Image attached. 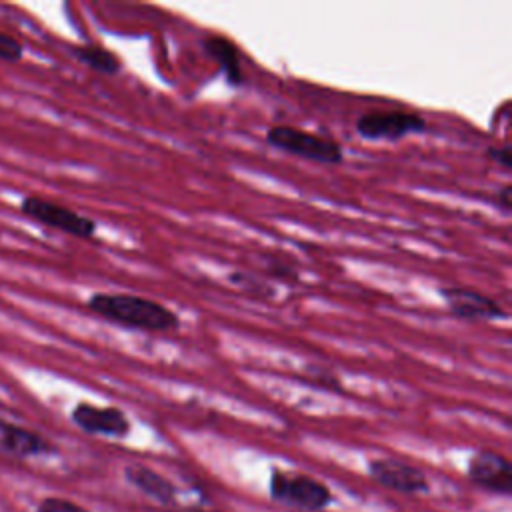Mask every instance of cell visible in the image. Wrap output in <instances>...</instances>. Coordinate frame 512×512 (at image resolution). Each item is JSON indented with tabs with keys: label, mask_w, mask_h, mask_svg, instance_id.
Wrapping results in <instances>:
<instances>
[{
	"label": "cell",
	"mask_w": 512,
	"mask_h": 512,
	"mask_svg": "<svg viewBox=\"0 0 512 512\" xmlns=\"http://www.w3.org/2000/svg\"><path fill=\"white\" fill-rule=\"evenodd\" d=\"M356 134L370 142H396L408 134L426 132L428 122L424 116L416 112H366L362 114L356 124Z\"/></svg>",
	"instance_id": "obj_4"
},
{
	"label": "cell",
	"mask_w": 512,
	"mask_h": 512,
	"mask_svg": "<svg viewBox=\"0 0 512 512\" xmlns=\"http://www.w3.org/2000/svg\"><path fill=\"white\" fill-rule=\"evenodd\" d=\"M38 512H86V510L80 508L78 504L62 500V498H48L40 504Z\"/></svg>",
	"instance_id": "obj_16"
},
{
	"label": "cell",
	"mask_w": 512,
	"mask_h": 512,
	"mask_svg": "<svg viewBox=\"0 0 512 512\" xmlns=\"http://www.w3.org/2000/svg\"><path fill=\"white\" fill-rule=\"evenodd\" d=\"M70 52L76 60H80L84 66H88L90 70H94L98 74L112 76V74H118L120 68H122L120 58L114 52H110V50H106L104 46H98V44L72 46Z\"/></svg>",
	"instance_id": "obj_13"
},
{
	"label": "cell",
	"mask_w": 512,
	"mask_h": 512,
	"mask_svg": "<svg viewBox=\"0 0 512 512\" xmlns=\"http://www.w3.org/2000/svg\"><path fill=\"white\" fill-rule=\"evenodd\" d=\"M20 212L26 218H30L42 226L60 230L64 234H70V236L82 238V240L92 238L98 228L96 220H92L90 216H84L68 206H62L58 202H52V200H46V198H40L34 194L22 198Z\"/></svg>",
	"instance_id": "obj_3"
},
{
	"label": "cell",
	"mask_w": 512,
	"mask_h": 512,
	"mask_svg": "<svg viewBox=\"0 0 512 512\" xmlns=\"http://www.w3.org/2000/svg\"><path fill=\"white\" fill-rule=\"evenodd\" d=\"M486 156L496 162L498 166H502L504 170L512 168V148L510 144H502V146H488Z\"/></svg>",
	"instance_id": "obj_15"
},
{
	"label": "cell",
	"mask_w": 512,
	"mask_h": 512,
	"mask_svg": "<svg viewBox=\"0 0 512 512\" xmlns=\"http://www.w3.org/2000/svg\"><path fill=\"white\" fill-rule=\"evenodd\" d=\"M496 204L500 206L502 212H510L512 208V186L510 184H504L498 192H496Z\"/></svg>",
	"instance_id": "obj_18"
},
{
	"label": "cell",
	"mask_w": 512,
	"mask_h": 512,
	"mask_svg": "<svg viewBox=\"0 0 512 512\" xmlns=\"http://www.w3.org/2000/svg\"><path fill=\"white\" fill-rule=\"evenodd\" d=\"M268 274L270 276H274V278H278V280H284V282H296L298 280V274H296V270H292L286 262H278V260H272L270 264H268Z\"/></svg>",
	"instance_id": "obj_17"
},
{
	"label": "cell",
	"mask_w": 512,
	"mask_h": 512,
	"mask_svg": "<svg viewBox=\"0 0 512 512\" xmlns=\"http://www.w3.org/2000/svg\"><path fill=\"white\" fill-rule=\"evenodd\" d=\"M0 238H2V232H0Z\"/></svg>",
	"instance_id": "obj_19"
},
{
	"label": "cell",
	"mask_w": 512,
	"mask_h": 512,
	"mask_svg": "<svg viewBox=\"0 0 512 512\" xmlns=\"http://www.w3.org/2000/svg\"><path fill=\"white\" fill-rule=\"evenodd\" d=\"M438 294L446 302L450 314L462 320H500L508 316L498 300L472 288L442 286L438 288Z\"/></svg>",
	"instance_id": "obj_6"
},
{
	"label": "cell",
	"mask_w": 512,
	"mask_h": 512,
	"mask_svg": "<svg viewBox=\"0 0 512 512\" xmlns=\"http://www.w3.org/2000/svg\"><path fill=\"white\" fill-rule=\"evenodd\" d=\"M126 478L140 488L142 492H146L148 496L160 500V502H170L174 498V486L160 474H156L154 470L142 466V464H134L126 468Z\"/></svg>",
	"instance_id": "obj_12"
},
{
	"label": "cell",
	"mask_w": 512,
	"mask_h": 512,
	"mask_svg": "<svg viewBox=\"0 0 512 512\" xmlns=\"http://www.w3.org/2000/svg\"><path fill=\"white\" fill-rule=\"evenodd\" d=\"M468 474L476 484L500 494H508L512 488L510 462L504 456L490 450H480L470 458Z\"/></svg>",
	"instance_id": "obj_8"
},
{
	"label": "cell",
	"mask_w": 512,
	"mask_h": 512,
	"mask_svg": "<svg viewBox=\"0 0 512 512\" xmlns=\"http://www.w3.org/2000/svg\"><path fill=\"white\" fill-rule=\"evenodd\" d=\"M202 46L206 50L208 56H212L222 72H224V78L230 86L238 88L244 84V72H242V66H240V54H238V46L226 38V36H220V34H208L204 40H202Z\"/></svg>",
	"instance_id": "obj_10"
},
{
	"label": "cell",
	"mask_w": 512,
	"mask_h": 512,
	"mask_svg": "<svg viewBox=\"0 0 512 512\" xmlns=\"http://www.w3.org/2000/svg\"><path fill=\"white\" fill-rule=\"evenodd\" d=\"M266 142L272 148L288 152L292 156L306 158L320 164H340L344 160V148L330 138L312 134L294 126H270L266 130Z\"/></svg>",
	"instance_id": "obj_2"
},
{
	"label": "cell",
	"mask_w": 512,
	"mask_h": 512,
	"mask_svg": "<svg viewBox=\"0 0 512 512\" xmlns=\"http://www.w3.org/2000/svg\"><path fill=\"white\" fill-rule=\"evenodd\" d=\"M22 56H24L22 42L8 32H0V60L18 62L22 60Z\"/></svg>",
	"instance_id": "obj_14"
},
{
	"label": "cell",
	"mask_w": 512,
	"mask_h": 512,
	"mask_svg": "<svg viewBox=\"0 0 512 512\" xmlns=\"http://www.w3.org/2000/svg\"><path fill=\"white\" fill-rule=\"evenodd\" d=\"M0 446L16 456H34L50 452L52 446L46 438L28 430L24 426H16L0 418Z\"/></svg>",
	"instance_id": "obj_11"
},
{
	"label": "cell",
	"mask_w": 512,
	"mask_h": 512,
	"mask_svg": "<svg viewBox=\"0 0 512 512\" xmlns=\"http://www.w3.org/2000/svg\"><path fill=\"white\" fill-rule=\"evenodd\" d=\"M86 308L106 322L144 330V332H172L180 328V316L166 304L124 292H94L86 300Z\"/></svg>",
	"instance_id": "obj_1"
},
{
	"label": "cell",
	"mask_w": 512,
	"mask_h": 512,
	"mask_svg": "<svg viewBox=\"0 0 512 512\" xmlns=\"http://www.w3.org/2000/svg\"><path fill=\"white\" fill-rule=\"evenodd\" d=\"M370 474L384 486L398 490V492H422L426 490L428 482L426 476L396 458H378L370 462Z\"/></svg>",
	"instance_id": "obj_9"
},
{
	"label": "cell",
	"mask_w": 512,
	"mask_h": 512,
	"mask_svg": "<svg viewBox=\"0 0 512 512\" xmlns=\"http://www.w3.org/2000/svg\"><path fill=\"white\" fill-rule=\"evenodd\" d=\"M270 492L276 500L304 510H320L330 500V492L322 482L304 474H282L278 470L272 474Z\"/></svg>",
	"instance_id": "obj_5"
},
{
	"label": "cell",
	"mask_w": 512,
	"mask_h": 512,
	"mask_svg": "<svg viewBox=\"0 0 512 512\" xmlns=\"http://www.w3.org/2000/svg\"><path fill=\"white\" fill-rule=\"evenodd\" d=\"M72 422L88 434L122 438L130 430L128 416L114 406H94L90 402H78L70 414Z\"/></svg>",
	"instance_id": "obj_7"
}]
</instances>
